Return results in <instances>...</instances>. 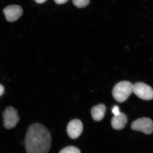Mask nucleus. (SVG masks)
Here are the masks:
<instances>
[{
	"instance_id": "nucleus-1",
	"label": "nucleus",
	"mask_w": 153,
	"mask_h": 153,
	"mask_svg": "<svg viewBox=\"0 0 153 153\" xmlns=\"http://www.w3.org/2000/svg\"><path fill=\"white\" fill-rule=\"evenodd\" d=\"M27 153H48L52 144V137L49 131L40 123L29 127L25 138Z\"/></svg>"
},
{
	"instance_id": "nucleus-2",
	"label": "nucleus",
	"mask_w": 153,
	"mask_h": 153,
	"mask_svg": "<svg viewBox=\"0 0 153 153\" xmlns=\"http://www.w3.org/2000/svg\"><path fill=\"white\" fill-rule=\"evenodd\" d=\"M133 85L130 82L122 81L114 88L113 95L115 100L119 102L125 101L133 92Z\"/></svg>"
},
{
	"instance_id": "nucleus-3",
	"label": "nucleus",
	"mask_w": 153,
	"mask_h": 153,
	"mask_svg": "<svg viewBox=\"0 0 153 153\" xmlns=\"http://www.w3.org/2000/svg\"><path fill=\"white\" fill-rule=\"evenodd\" d=\"M3 125L5 128L10 129L14 128L20 120L18 111L12 106H8L3 113Z\"/></svg>"
},
{
	"instance_id": "nucleus-4",
	"label": "nucleus",
	"mask_w": 153,
	"mask_h": 153,
	"mask_svg": "<svg viewBox=\"0 0 153 153\" xmlns=\"http://www.w3.org/2000/svg\"><path fill=\"white\" fill-rule=\"evenodd\" d=\"M133 92L139 98L145 100L153 99V89L143 82H138L133 85Z\"/></svg>"
},
{
	"instance_id": "nucleus-5",
	"label": "nucleus",
	"mask_w": 153,
	"mask_h": 153,
	"mask_svg": "<svg viewBox=\"0 0 153 153\" xmlns=\"http://www.w3.org/2000/svg\"><path fill=\"white\" fill-rule=\"evenodd\" d=\"M131 128L133 130L149 134L153 132V122L149 118H141L133 122Z\"/></svg>"
},
{
	"instance_id": "nucleus-6",
	"label": "nucleus",
	"mask_w": 153,
	"mask_h": 153,
	"mask_svg": "<svg viewBox=\"0 0 153 153\" xmlns=\"http://www.w3.org/2000/svg\"><path fill=\"white\" fill-rule=\"evenodd\" d=\"M83 129L82 122L77 119L71 120L67 126V133L71 139H75L80 135Z\"/></svg>"
},
{
	"instance_id": "nucleus-7",
	"label": "nucleus",
	"mask_w": 153,
	"mask_h": 153,
	"mask_svg": "<svg viewBox=\"0 0 153 153\" xmlns=\"http://www.w3.org/2000/svg\"><path fill=\"white\" fill-rule=\"evenodd\" d=\"M3 12L6 19L10 22L16 21L23 13L22 8L20 6L16 5L8 6L4 9Z\"/></svg>"
},
{
	"instance_id": "nucleus-8",
	"label": "nucleus",
	"mask_w": 153,
	"mask_h": 153,
	"mask_svg": "<svg viewBox=\"0 0 153 153\" xmlns=\"http://www.w3.org/2000/svg\"><path fill=\"white\" fill-rule=\"evenodd\" d=\"M127 122L128 118L126 115L121 112L120 114L112 117L111 125L115 129L121 130L125 127Z\"/></svg>"
},
{
	"instance_id": "nucleus-9",
	"label": "nucleus",
	"mask_w": 153,
	"mask_h": 153,
	"mask_svg": "<svg viewBox=\"0 0 153 153\" xmlns=\"http://www.w3.org/2000/svg\"><path fill=\"white\" fill-rule=\"evenodd\" d=\"M105 111L106 107L104 104H99L94 107L91 111L92 117L97 121H100L104 117Z\"/></svg>"
},
{
	"instance_id": "nucleus-10",
	"label": "nucleus",
	"mask_w": 153,
	"mask_h": 153,
	"mask_svg": "<svg viewBox=\"0 0 153 153\" xmlns=\"http://www.w3.org/2000/svg\"><path fill=\"white\" fill-rule=\"evenodd\" d=\"M90 0H73V3L78 8L86 7L89 4Z\"/></svg>"
},
{
	"instance_id": "nucleus-11",
	"label": "nucleus",
	"mask_w": 153,
	"mask_h": 153,
	"mask_svg": "<svg viewBox=\"0 0 153 153\" xmlns=\"http://www.w3.org/2000/svg\"><path fill=\"white\" fill-rule=\"evenodd\" d=\"M59 153H81L79 149L74 146H68L63 149Z\"/></svg>"
},
{
	"instance_id": "nucleus-12",
	"label": "nucleus",
	"mask_w": 153,
	"mask_h": 153,
	"mask_svg": "<svg viewBox=\"0 0 153 153\" xmlns=\"http://www.w3.org/2000/svg\"><path fill=\"white\" fill-rule=\"evenodd\" d=\"M112 111L113 113L114 114V116L118 115L120 114V110L119 108L117 106H114L113 108Z\"/></svg>"
},
{
	"instance_id": "nucleus-13",
	"label": "nucleus",
	"mask_w": 153,
	"mask_h": 153,
	"mask_svg": "<svg viewBox=\"0 0 153 153\" xmlns=\"http://www.w3.org/2000/svg\"><path fill=\"white\" fill-rule=\"evenodd\" d=\"M68 1V0H55V1L58 4H61L66 3Z\"/></svg>"
},
{
	"instance_id": "nucleus-14",
	"label": "nucleus",
	"mask_w": 153,
	"mask_h": 153,
	"mask_svg": "<svg viewBox=\"0 0 153 153\" xmlns=\"http://www.w3.org/2000/svg\"><path fill=\"white\" fill-rule=\"evenodd\" d=\"M4 91V88L1 84H0V97L3 95Z\"/></svg>"
},
{
	"instance_id": "nucleus-15",
	"label": "nucleus",
	"mask_w": 153,
	"mask_h": 153,
	"mask_svg": "<svg viewBox=\"0 0 153 153\" xmlns=\"http://www.w3.org/2000/svg\"><path fill=\"white\" fill-rule=\"evenodd\" d=\"M46 1L47 0H35L36 2L38 3V4H42V3Z\"/></svg>"
}]
</instances>
